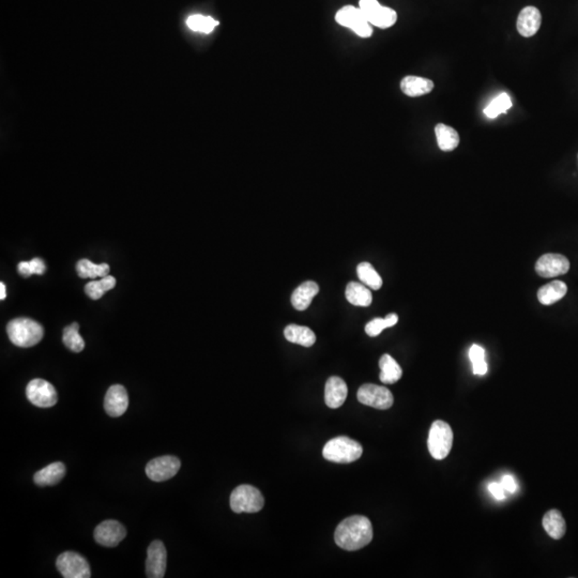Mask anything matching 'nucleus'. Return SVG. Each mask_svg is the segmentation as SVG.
<instances>
[{
    "label": "nucleus",
    "instance_id": "a878e982",
    "mask_svg": "<svg viewBox=\"0 0 578 578\" xmlns=\"http://www.w3.org/2000/svg\"><path fill=\"white\" fill-rule=\"evenodd\" d=\"M345 295L347 301L355 306H369L373 300L371 290L363 283H348Z\"/></svg>",
    "mask_w": 578,
    "mask_h": 578
},
{
    "label": "nucleus",
    "instance_id": "412c9836",
    "mask_svg": "<svg viewBox=\"0 0 578 578\" xmlns=\"http://www.w3.org/2000/svg\"><path fill=\"white\" fill-rule=\"evenodd\" d=\"M568 286L563 281H554L544 285L537 292V299L543 305H551L561 300L567 295Z\"/></svg>",
    "mask_w": 578,
    "mask_h": 578
},
{
    "label": "nucleus",
    "instance_id": "c756f323",
    "mask_svg": "<svg viewBox=\"0 0 578 578\" xmlns=\"http://www.w3.org/2000/svg\"><path fill=\"white\" fill-rule=\"evenodd\" d=\"M64 344L73 353H80L85 348V341L80 335V326L78 323H71L66 327L62 335Z\"/></svg>",
    "mask_w": 578,
    "mask_h": 578
},
{
    "label": "nucleus",
    "instance_id": "c9c22d12",
    "mask_svg": "<svg viewBox=\"0 0 578 578\" xmlns=\"http://www.w3.org/2000/svg\"><path fill=\"white\" fill-rule=\"evenodd\" d=\"M488 491H490L493 496L498 499V500L505 499V487L502 486L501 483H491V484L488 485Z\"/></svg>",
    "mask_w": 578,
    "mask_h": 578
},
{
    "label": "nucleus",
    "instance_id": "f3484780",
    "mask_svg": "<svg viewBox=\"0 0 578 578\" xmlns=\"http://www.w3.org/2000/svg\"><path fill=\"white\" fill-rule=\"evenodd\" d=\"M348 389L346 383L341 378L332 376L329 378L325 388V402L332 409L341 407L346 401Z\"/></svg>",
    "mask_w": 578,
    "mask_h": 578
},
{
    "label": "nucleus",
    "instance_id": "20e7f679",
    "mask_svg": "<svg viewBox=\"0 0 578 578\" xmlns=\"http://www.w3.org/2000/svg\"><path fill=\"white\" fill-rule=\"evenodd\" d=\"M453 444L452 428L442 420H436L430 426L428 446L430 456L435 460H444L450 453Z\"/></svg>",
    "mask_w": 578,
    "mask_h": 578
},
{
    "label": "nucleus",
    "instance_id": "9b49d317",
    "mask_svg": "<svg viewBox=\"0 0 578 578\" xmlns=\"http://www.w3.org/2000/svg\"><path fill=\"white\" fill-rule=\"evenodd\" d=\"M181 463L176 456H160L150 460L146 466V474L153 482H164L174 478L179 472Z\"/></svg>",
    "mask_w": 578,
    "mask_h": 578
},
{
    "label": "nucleus",
    "instance_id": "2eb2a0df",
    "mask_svg": "<svg viewBox=\"0 0 578 578\" xmlns=\"http://www.w3.org/2000/svg\"><path fill=\"white\" fill-rule=\"evenodd\" d=\"M129 406L128 392L121 385H114L107 390L104 399L105 411L113 418L121 417Z\"/></svg>",
    "mask_w": 578,
    "mask_h": 578
},
{
    "label": "nucleus",
    "instance_id": "9d476101",
    "mask_svg": "<svg viewBox=\"0 0 578 578\" xmlns=\"http://www.w3.org/2000/svg\"><path fill=\"white\" fill-rule=\"evenodd\" d=\"M26 395L32 405L40 408H50L57 403V392L52 383L44 379H34L26 388Z\"/></svg>",
    "mask_w": 578,
    "mask_h": 578
},
{
    "label": "nucleus",
    "instance_id": "7ed1b4c3",
    "mask_svg": "<svg viewBox=\"0 0 578 578\" xmlns=\"http://www.w3.org/2000/svg\"><path fill=\"white\" fill-rule=\"evenodd\" d=\"M362 446L359 442L339 436L333 438L330 442H327L323 448V456L327 460L339 464H349L355 462L362 456Z\"/></svg>",
    "mask_w": 578,
    "mask_h": 578
},
{
    "label": "nucleus",
    "instance_id": "dca6fc26",
    "mask_svg": "<svg viewBox=\"0 0 578 578\" xmlns=\"http://www.w3.org/2000/svg\"><path fill=\"white\" fill-rule=\"evenodd\" d=\"M542 15L537 8L529 6L519 12L517 17V30L525 38L533 37L541 27Z\"/></svg>",
    "mask_w": 578,
    "mask_h": 578
},
{
    "label": "nucleus",
    "instance_id": "f704fd0d",
    "mask_svg": "<svg viewBox=\"0 0 578 578\" xmlns=\"http://www.w3.org/2000/svg\"><path fill=\"white\" fill-rule=\"evenodd\" d=\"M17 269H19V274L22 276L29 278L32 274L42 276V274H45L46 266L45 262L41 258H34L30 262H20Z\"/></svg>",
    "mask_w": 578,
    "mask_h": 578
},
{
    "label": "nucleus",
    "instance_id": "2f4dec72",
    "mask_svg": "<svg viewBox=\"0 0 578 578\" xmlns=\"http://www.w3.org/2000/svg\"><path fill=\"white\" fill-rule=\"evenodd\" d=\"M399 321L396 314H389L386 318H375L365 326V332L369 337H378L385 329L395 326Z\"/></svg>",
    "mask_w": 578,
    "mask_h": 578
},
{
    "label": "nucleus",
    "instance_id": "393cba45",
    "mask_svg": "<svg viewBox=\"0 0 578 578\" xmlns=\"http://www.w3.org/2000/svg\"><path fill=\"white\" fill-rule=\"evenodd\" d=\"M435 134L440 150L452 151L458 148L460 135L456 129L451 128L444 123H438L436 125Z\"/></svg>",
    "mask_w": 578,
    "mask_h": 578
},
{
    "label": "nucleus",
    "instance_id": "4c0bfd02",
    "mask_svg": "<svg viewBox=\"0 0 578 578\" xmlns=\"http://www.w3.org/2000/svg\"><path fill=\"white\" fill-rule=\"evenodd\" d=\"M7 294H6V285L3 283H0V299L5 300Z\"/></svg>",
    "mask_w": 578,
    "mask_h": 578
},
{
    "label": "nucleus",
    "instance_id": "a211bd4d",
    "mask_svg": "<svg viewBox=\"0 0 578 578\" xmlns=\"http://www.w3.org/2000/svg\"><path fill=\"white\" fill-rule=\"evenodd\" d=\"M318 292L319 287L316 283L313 282V281H306V282L302 283L292 292V306L298 311L306 310Z\"/></svg>",
    "mask_w": 578,
    "mask_h": 578
},
{
    "label": "nucleus",
    "instance_id": "39448f33",
    "mask_svg": "<svg viewBox=\"0 0 578 578\" xmlns=\"http://www.w3.org/2000/svg\"><path fill=\"white\" fill-rule=\"evenodd\" d=\"M265 499L256 487L240 485L230 495V508L234 513H256L264 508Z\"/></svg>",
    "mask_w": 578,
    "mask_h": 578
},
{
    "label": "nucleus",
    "instance_id": "b1692460",
    "mask_svg": "<svg viewBox=\"0 0 578 578\" xmlns=\"http://www.w3.org/2000/svg\"><path fill=\"white\" fill-rule=\"evenodd\" d=\"M379 367H381V383L386 385H393L397 383L403 375L402 367H400L399 363L396 362L395 360L390 355H383L379 360Z\"/></svg>",
    "mask_w": 578,
    "mask_h": 578
},
{
    "label": "nucleus",
    "instance_id": "4be33fe9",
    "mask_svg": "<svg viewBox=\"0 0 578 578\" xmlns=\"http://www.w3.org/2000/svg\"><path fill=\"white\" fill-rule=\"evenodd\" d=\"M285 339L294 344L301 346L311 347L316 341V335L308 327L289 325L284 330Z\"/></svg>",
    "mask_w": 578,
    "mask_h": 578
},
{
    "label": "nucleus",
    "instance_id": "473e14b6",
    "mask_svg": "<svg viewBox=\"0 0 578 578\" xmlns=\"http://www.w3.org/2000/svg\"><path fill=\"white\" fill-rule=\"evenodd\" d=\"M512 106V101L508 94H501L496 99L492 101L484 110V114L488 118L494 119L499 115L503 114L507 111L510 110Z\"/></svg>",
    "mask_w": 578,
    "mask_h": 578
},
{
    "label": "nucleus",
    "instance_id": "c85d7f7f",
    "mask_svg": "<svg viewBox=\"0 0 578 578\" xmlns=\"http://www.w3.org/2000/svg\"><path fill=\"white\" fill-rule=\"evenodd\" d=\"M115 286H116V279L114 276H107L101 279L100 281L88 283L85 286V292L92 300H99L102 298L105 292L114 288Z\"/></svg>",
    "mask_w": 578,
    "mask_h": 578
},
{
    "label": "nucleus",
    "instance_id": "6ab92c4d",
    "mask_svg": "<svg viewBox=\"0 0 578 578\" xmlns=\"http://www.w3.org/2000/svg\"><path fill=\"white\" fill-rule=\"evenodd\" d=\"M66 476V466L62 462L52 463L34 474V481L39 486H52Z\"/></svg>",
    "mask_w": 578,
    "mask_h": 578
},
{
    "label": "nucleus",
    "instance_id": "bb28decb",
    "mask_svg": "<svg viewBox=\"0 0 578 578\" xmlns=\"http://www.w3.org/2000/svg\"><path fill=\"white\" fill-rule=\"evenodd\" d=\"M76 271L82 279L104 278L110 274V266L105 262L97 265L90 260H82L76 265Z\"/></svg>",
    "mask_w": 578,
    "mask_h": 578
},
{
    "label": "nucleus",
    "instance_id": "0eeeda50",
    "mask_svg": "<svg viewBox=\"0 0 578 578\" xmlns=\"http://www.w3.org/2000/svg\"><path fill=\"white\" fill-rule=\"evenodd\" d=\"M359 8L371 25L378 28L391 27L397 21V14L391 8L383 7L377 0H360Z\"/></svg>",
    "mask_w": 578,
    "mask_h": 578
},
{
    "label": "nucleus",
    "instance_id": "6e6552de",
    "mask_svg": "<svg viewBox=\"0 0 578 578\" xmlns=\"http://www.w3.org/2000/svg\"><path fill=\"white\" fill-rule=\"evenodd\" d=\"M56 567L64 578L92 577L88 561L80 554L66 551L57 558Z\"/></svg>",
    "mask_w": 578,
    "mask_h": 578
},
{
    "label": "nucleus",
    "instance_id": "5701e85b",
    "mask_svg": "<svg viewBox=\"0 0 578 578\" xmlns=\"http://www.w3.org/2000/svg\"><path fill=\"white\" fill-rule=\"evenodd\" d=\"M543 527L549 537L555 540H560L565 537L567 531V523L561 512L558 510H551L543 517Z\"/></svg>",
    "mask_w": 578,
    "mask_h": 578
},
{
    "label": "nucleus",
    "instance_id": "7c9ffc66",
    "mask_svg": "<svg viewBox=\"0 0 578 578\" xmlns=\"http://www.w3.org/2000/svg\"><path fill=\"white\" fill-rule=\"evenodd\" d=\"M219 22L214 20L211 16L202 15V14H194L187 19V26L193 31L203 32V34H210L213 31L216 26H219Z\"/></svg>",
    "mask_w": 578,
    "mask_h": 578
},
{
    "label": "nucleus",
    "instance_id": "ddd939ff",
    "mask_svg": "<svg viewBox=\"0 0 578 578\" xmlns=\"http://www.w3.org/2000/svg\"><path fill=\"white\" fill-rule=\"evenodd\" d=\"M569 270V260L561 254H545L535 264V271L542 278H556Z\"/></svg>",
    "mask_w": 578,
    "mask_h": 578
},
{
    "label": "nucleus",
    "instance_id": "423d86ee",
    "mask_svg": "<svg viewBox=\"0 0 578 578\" xmlns=\"http://www.w3.org/2000/svg\"><path fill=\"white\" fill-rule=\"evenodd\" d=\"M335 21L341 26L351 28L359 37L369 38L373 34V28L360 8L345 6L337 11Z\"/></svg>",
    "mask_w": 578,
    "mask_h": 578
},
{
    "label": "nucleus",
    "instance_id": "f257e3e1",
    "mask_svg": "<svg viewBox=\"0 0 578 578\" xmlns=\"http://www.w3.org/2000/svg\"><path fill=\"white\" fill-rule=\"evenodd\" d=\"M334 540L339 549L358 551L371 543L373 526L367 517L353 515L339 523L335 530Z\"/></svg>",
    "mask_w": 578,
    "mask_h": 578
},
{
    "label": "nucleus",
    "instance_id": "72a5a7b5",
    "mask_svg": "<svg viewBox=\"0 0 578 578\" xmlns=\"http://www.w3.org/2000/svg\"><path fill=\"white\" fill-rule=\"evenodd\" d=\"M469 358L472 363V369L476 375L483 376L488 371L486 361H485V351L479 345H472L469 351Z\"/></svg>",
    "mask_w": 578,
    "mask_h": 578
},
{
    "label": "nucleus",
    "instance_id": "e433bc0d",
    "mask_svg": "<svg viewBox=\"0 0 578 578\" xmlns=\"http://www.w3.org/2000/svg\"><path fill=\"white\" fill-rule=\"evenodd\" d=\"M501 484L505 487V490L508 491V492L514 493L515 491H516L517 486L516 484H515L514 479L511 476L503 477Z\"/></svg>",
    "mask_w": 578,
    "mask_h": 578
},
{
    "label": "nucleus",
    "instance_id": "f8f14e48",
    "mask_svg": "<svg viewBox=\"0 0 578 578\" xmlns=\"http://www.w3.org/2000/svg\"><path fill=\"white\" fill-rule=\"evenodd\" d=\"M167 551L163 542L153 541L147 549L146 574L149 578L164 577Z\"/></svg>",
    "mask_w": 578,
    "mask_h": 578
},
{
    "label": "nucleus",
    "instance_id": "1a4fd4ad",
    "mask_svg": "<svg viewBox=\"0 0 578 578\" xmlns=\"http://www.w3.org/2000/svg\"><path fill=\"white\" fill-rule=\"evenodd\" d=\"M358 400L363 405L379 410L389 409L394 402L393 394L388 388L373 383H365L360 387Z\"/></svg>",
    "mask_w": 578,
    "mask_h": 578
},
{
    "label": "nucleus",
    "instance_id": "4468645a",
    "mask_svg": "<svg viewBox=\"0 0 578 578\" xmlns=\"http://www.w3.org/2000/svg\"><path fill=\"white\" fill-rule=\"evenodd\" d=\"M94 540L104 547H116L125 539L127 530L117 521H105L94 530Z\"/></svg>",
    "mask_w": 578,
    "mask_h": 578
},
{
    "label": "nucleus",
    "instance_id": "cd10ccee",
    "mask_svg": "<svg viewBox=\"0 0 578 578\" xmlns=\"http://www.w3.org/2000/svg\"><path fill=\"white\" fill-rule=\"evenodd\" d=\"M358 278L365 286L378 290L383 286V279L369 262H361L357 267Z\"/></svg>",
    "mask_w": 578,
    "mask_h": 578
},
{
    "label": "nucleus",
    "instance_id": "f03ea898",
    "mask_svg": "<svg viewBox=\"0 0 578 578\" xmlns=\"http://www.w3.org/2000/svg\"><path fill=\"white\" fill-rule=\"evenodd\" d=\"M8 337L15 346H34L43 339L44 329L37 321L26 317L13 319L7 326Z\"/></svg>",
    "mask_w": 578,
    "mask_h": 578
},
{
    "label": "nucleus",
    "instance_id": "aec40b11",
    "mask_svg": "<svg viewBox=\"0 0 578 578\" xmlns=\"http://www.w3.org/2000/svg\"><path fill=\"white\" fill-rule=\"evenodd\" d=\"M401 89L406 96L417 98V97L432 92L434 89V83L428 78H419V76H406L402 80Z\"/></svg>",
    "mask_w": 578,
    "mask_h": 578
}]
</instances>
